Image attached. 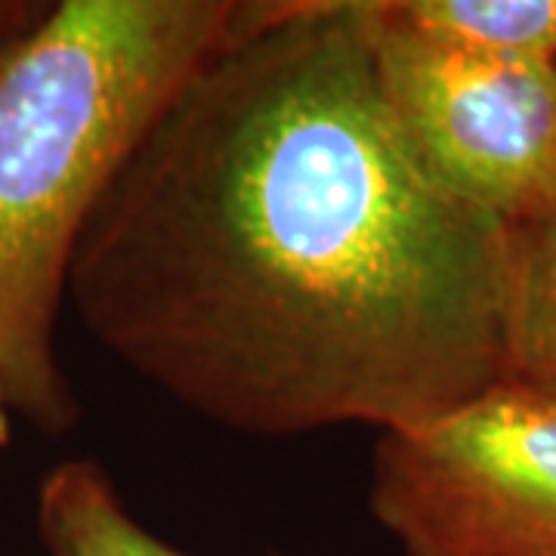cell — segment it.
<instances>
[{"label":"cell","instance_id":"cell-1","mask_svg":"<svg viewBox=\"0 0 556 556\" xmlns=\"http://www.w3.org/2000/svg\"><path fill=\"white\" fill-rule=\"evenodd\" d=\"M507 226L439 182L350 3H254L78 241L84 328L248 437L417 427L501 383Z\"/></svg>","mask_w":556,"mask_h":556},{"label":"cell","instance_id":"cell-2","mask_svg":"<svg viewBox=\"0 0 556 556\" xmlns=\"http://www.w3.org/2000/svg\"><path fill=\"white\" fill-rule=\"evenodd\" d=\"M251 7L65 0L0 56V393L47 437L78 417L53 334L80 236L167 102Z\"/></svg>","mask_w":556,"mask_h":556},{"label":"cell","instance_id":"cell-3","mask_svg":"<svg viewBox=\"0 0 556 556\" xmlns=\"http://www.w3.org/2000/svg\"><path fill=\"white\" fill-rule=\"evenodd\" d=\"M368 501L405 556H556V396L501 380L380 433Z\"/></svg>","mask_w":556,"mask_h":556},{"label":"cell","instance_id":"cell-4","mask_svg":"<svg viewBox=\"0 0 556 556\" xmlns=\"http://www.w3.org/2000/svg\"><path fill=\"white\" fill-rule=\"evenodd\" d=\"M358 7L380 93L424 167L504 226L556 211V62L442 47Z\"/></svg>","mask_w":556,"mask_h":556},{"label":"cell","instance_id":"cell-5","mask_svg":"<svg viewBox=\"0 0 556 556\" xmlns=\"http://www.w3.org/2000/svg\"><path fill=\"white\" fill-rule=\"evenodd\" d=\"M501 380L556 396V211L507 226Z\"/></svg>","mask_w":556,"mask_h":556},{"label":"cell","instance_id":"cell-6","mask_svg":"<svg viewBox=\"0 0 556 556\" xmlns=\"http://www.w3.org/2000/svg\"><path fill=\"white\" fill-rule=\"evenodd\" d=\"M38 532L50 556H189L130 517L97 460H65L38 489Z\"/></svg>","mask_w":556,"mask_h":556},{"label":"cell","instance_id":"cell-7","mask_svg":"<svg viewBox=\"0 0 556 556\" xmlns=\"http://www.w3.org/2000/svg\"><path fill=\"white\" fill-rule=\"evenodd\" d=\"M378 20L482 56L556 62V0H371Z\"/></svg>","mask_w":556,"mask_h":556},{"label":"cell","instance_id":"cell-8","mask_svg":"<svg viewBox=\"0 0 556 556\" xmlns=\"http://www.w3.org/2000/svg\"><path fill=\"white\" fill-rule=\"evenodd\" d=\"M10 408H7V402H3V393H0V445H7L10 442Z\"/></svg>","mask_w":556,"mask_h":556}]
</instances>
